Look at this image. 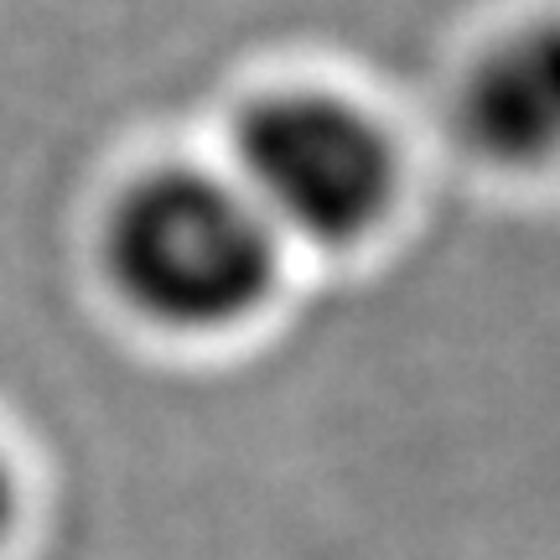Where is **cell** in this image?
Masks as SVG:
<instances>
[{"instance_id":"cell-3","label":"cell","mask_w":560,"mask_h":560,"mask_svg":"<svg viewBox=\"0 0 560 560\" xmlns=\"http://www.w3.org/2000/svg\"><path fill=\"white\" fill-rule=\"evenodd\" d=\"M462 130L499 166L560 156V21L503 37L462 89Z\"/></svg>"},{"instance_id":"cell-2","label":"cell","mask_w":560,"mask_h":560,"mask_svg":"<svg viewBox=\"0 0 560 560\" xmlns=\"http://www.w3.org/2000/svg\"><path fill=\"white\" fill-rule=\"evenodd\" d=\"M395 161L374 125L332 94H276L240 120V192L306 244H353L389 208Z\"/></svg>"},{"instance_id":"cell-4","label":"cell","mask_w":560,"mask_h":560,"mask_svg":"<svg viewBox=\"0 0 560 560\" xmlns=\"http://www.w3.org/2000/svg\"><path fill=\"white\" fill-rule=\"evenodd\" d=\"M11 520V482H5V467H0V529Z\"/></svg>"},{"instance_id":"cell-1","label":"cell","mask_w":560,"mask_h":560,"mask_svg":"<svg viewBox=\"0 0 560 560\" xmlns=\"http://www.w3.org/2000/svg\"><path fill=\"white\" fill-rule=\"evenodd\" d=\"M109 270L145 317L166 327H223L249 317L276 285V229L208 172H161L120 202Z\"/></svg>"}]
</instances>
